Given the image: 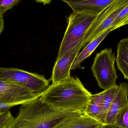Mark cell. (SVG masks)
I'll list each match as a JSON object with an SVG mask.
<instances>
[{
	"mask_svg": "<svg viewBox=\"0 0 128 128\" xmlns=\"http://www.w3.org/2000/svg\"><path fill=\"white\" fill-rule=\"evenodd\" d=\"M92 94L79 78L70 76L50 85L41 97L57 111L84 114Z\"/></svg>",
	"mask_w": 128,
	"mask_h": 128,
	"instance_id": "6da1fadb",
	"label": "cell"
},
{
	"mask_svg": "<svg viewBox=\"0 0 128 128\" xmlns=\"http://www.w3.org/2000/svg\"><path fill=\"white\" fill-rule=\"evenodd\" d=\"M80 114L55 110L40 96L22 104L18 116L7 128H54Z\"/></svg>",
	"mask_w": 128,
	"mask_h": 128,
	"instance_id": "7a4b0ae2",
	"label": "cell"
},
{
	"mask_svg": "<svg viewBox=\"0 0 128 128\" xmlns=\"http://www.w3.org/2000/svg\"><path fill=\"white\" fill-rule=\"evenodd\" d=\"M98 14L86 11H72L67 18V28L58 50V59L78 44L83 42Z\"/></svg>",
	"mask_w": 128,
	"mask_h": 128,
	"instance_id": "3957f363",
	"label": "cell"
},
{
	"mask_svg": "<svg viewBox=\"0 0 128 128\" xmlns=\"http://www.w3.org/2000/svg\"><path fill=\"white\" fill-rule=\"evenodd\" d=\"M116 58L111 48L102 50L95 57L91 69L98 86L104 90L116 85Z\"/></svg>",
	"mask_w": 128,
	"mask_h": 128,
	"instance_id": "277c9868",
	"label": "cell"
},
{
	"mask_svg": "<svg viewBox=\"0 0 128 128\" xmlns=\"http://www.w3.org/2000/svg\"><path fill=\"white\" fill-rule=\"evenodd\" d=\"M0 80L24 86L40 96L50 86L44 76L16 68L0 67Z\"/></svg>",
	"mask_w": 128,
	"mask_h": 128,
	"instance_id": "5b68a950",
	"label": "cell"
},
{
	"mask_svg": "<svg viewBox=\"0 0 128 128\" xmlns=\"http://www.w3.org/2000/svg\"><path fill=\"white\" fill-rule=\"evenodd\" d=\"M128 0H115L98 15L85 37L82 46L112 27V25L121 11L128 5Z\"/></svg>",
	"mask_w": 128,
	"mask_h": 128,
	"instance_id": "8992f818",
	"label": "cell"
},
{
	"mask_svg": "<svg viewBox=\"0 0 128 128\" xmlns=\"http://www.w3.org/2000/svg\"><path fill=\"white\" fill-rule=\"evenodd\" d=\"M40 96L24 86L0 80V103L6 104L10 108Z\"/></svg>",
	"mask_w": 128,
	"mask_h": 128,
	"instance_id": "52a82bcc",
	"label": "cell"
},
{
	"mask_svg": "<svg viewBox=\"0 0 128 128\" xmlns=\"http://www.w3.org/2000/svg\"><path fill=\"white\" fill-rule=\"evenodd\" d=\"M83 42L68 52L63 57L57 59L53 67L51 80L52 84L58 83L71 76V68L75 58L82 48Z\"/></svg>",
	"mask_w": 128,
	"mask_h": 128,
	"instance_id": "ba28073f",
	"label": "cell"
},
{
	"mask_svg": "<svg viewBox=\"0 0 128 128\" xmlns=\"http://www.w3.org/2000/svg\"><path fill=\"white\" fill-rule=\"evenodd\" d=\"M128 84L122 83L118 86L116 96L108 113L106 124L115 123L118 113L128 104Z\"/></svg>",
	"mask_w": 128,
	"mask_h": 128,
	"instance_id": "9c48e42d",
	"label": "cell"
},
{
	"mask_svg": "<svg viewBox=\"0 0 128 128\" xmlns=\"http://www.w3.org/2000/svg\"><path fill=\"white\" fill-rule=\"evenodd\" d=\"M72 11H86L99 14L115 0H62Z\"/></svg>",
	"mask_w": 128,
	"mask_h": 128,
	"instance_id": "30bf717a",
	"label": "cell"
},
{
	"mask_svg": "<svg viewBox=\"0 0 128 128\" xmlns=\"http://www.w3.org/2000/svg\"><path fill=\"white\" fill-rule=\"evenodd\" d=\"M102 125L86 114H80L68 119L54 128H100Z\"/></svg>",
	"mask_w": 128,
	"mask_h": 128,
	"instance_id": "8fae6325",
	"label": "cell"
},
{
	"mask_svg": "<svg viewBox=\"0 0 128 128\" xmlns=\"http://www.w3.org/2000/svg\"><path fill=\"white\" fill-rule=\"evenodd\" d=\"M112 31H113V27H111L104 31L96 38L90 42L82 51L80 53H79L75 58L72 66L71 70H74L78 68L84 69L80 66L82 62L92 54L103 40Z\"/></svg>",
	"mask_w": 128,
	"mask_h": 128,
	"instance_id": "7c38bea8",
	"label": "cell"
},
{
	"mask_svg": "<svg viewBox=\"0 0 128 128\" xmlns=\"http://www.w3.org/2000/svg\"><path fill=\"white\" fill-rule=\"evenodd\" d=\"M116 58L118 69L124 78L128 80V38L121 40L118 44Z\"/></svg>",
	"mask_w": 128,
	"mask_h": 128,
	"instance_id": "4fadbf2b",
	"label": "cell"
},
{
	"mask_svg": "<svg viewBox=\"0 0 128 128\" xmlns=\"http://www.w3.org/2000/svg\"><path fill=\"white\" fill-rule=\"evenodd\" d=\"M103 103L104 96L102 92L95 94H92L85 114L99 122Z\"/></svg>",
	"mask_w": 128,
	"mask_h": 128,
	"instance_id": "5bb4252c",
	"label": "cell"
},
{
	"mask_svg": "<svg viewBox=\"0 0 128 128\" xmlns=\"http://www.w3.org/2000/svg\"><path fill=\"white\" fill-rule=\"evenodd\" d=\"M118 88V86L116 84L102 92L104 96V103L99 122L103 125L106 124L108 113L116 96Z\"/></svg>",
	"mask_w": 128,
	"mask_h": 128,
	"instance_id": "9a60e30c",
	"label": "cell"
},
{
	"mask_svg": "<svg viewBox=\"0 0 128 128\" xmlns=\"http://www.w3.org/2000/svg\"><path fill=\"white\" fill-rule=\"evenodd\" d=\"M115 123L122 128H128V104L118 113Z\"/></svg>",
	"mask_w": 128,
	"mask_h": 128,
	"instance_id": "2e32d148",
	"label": "cell"
},
{
	"mask_svg": "<svg viewBox=\"0 0 128 128\" xmlns=\"http://www.w3.org/2000/svg\"><path fill=\"white\" fill-rule=\"evenodd\" d=\"M128 20V4L122 10L114 20L112 25L113 30L123 26L124 23Z\"/></svg>",
	"mask_w": 128,
	"mask_h": 128,
	"instance_id": "e0dca14e",
	"label": "cell"
},
{
	"mask_svg": "<svg viewBox=\"0 0 128 128\" xmlns=\"http://www.w3.org/2000/svg\"><path fill=\"white\" fill-rule=\"evenodd\" d=\"M14 117L10 110L0 112V128H7L11 124Z\"/></svg>",
	"mask_w": 128,
	"mask_h": 128,
	"instance_id": "ac0fdd59",
	"label": "cell"
},
{
	"mask_svg": "<svg viewBox=\"0 0 128 128\" xmlns=\"http://www.w3.org/2000/svg\"><path fill=\"white\" fill-rule=\"evenodd\" d=\"M20 0H0V12L4 14L18 4Z\"/></svg>",
	"mask_w": 128,
	"mask_h": 128,
	"instance_id": "d6986e66",
	"label": "cell"
},
{
	"mask_svg": "<svg viewBox=\"0 0 128 128\" xmlns=\"http://www.w3.org/2000/svg\"><path fill=\"white\" fill-rule=\"evenodd\" d=\"M4 14L0 12V35L4 30Z\"/></svg>",
	"mask_w": 128,
	"mask_h": 128,
	"instance_id": "ffe728a7",
	"label": "cell"
},
{
	"mask_svg": "<svg viewBox=\"0 0 128 128\" xmlns=\"http://www.w3.org/2000/svg\"><path fill=\"white\" fill-rule=\"evenodd\" d=\"M100 128H122L115 123L102 125Z\"/></svg>",
	"mask_w": 128,
	"mask_h": 128,
	"instance_id": "44dd1931",
	"label": "cell"
},
{
	"mask_svg": "<svg viewBox=\"0 0 128 128\" xmlns=\"http://www.w3.org/2000/svg\"><path fill=\"white\" fill-rule=\"evenodd\" d=\"M38 3H42L44 5L49 4L51 3L52 0H34Z\"/></svg>",
	"mask_w": 128,
	"mask_h": 128,
	"instance_id": "7402d4cb",
	"label": "cell"
},
{
	"mask_svg": "<svg viewBox=\"0 0 128 128\" xmlns=\"http://www.w3.org/2000/svg\"><path fill=\"white\" fill-rule=\"evenodd\" d=\"M128 24V20H127L125 22L123 26L126 25Z\"/></svg>",
	"mask_w": 128,
	"mask_h": 128,
	"instance_id": "603a6c76",
	"label": "cell"
}]
</instances>
